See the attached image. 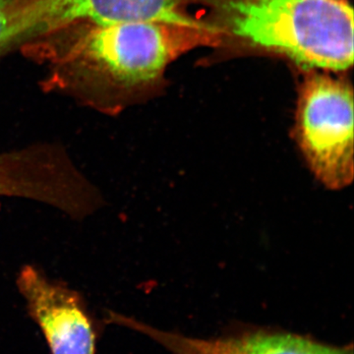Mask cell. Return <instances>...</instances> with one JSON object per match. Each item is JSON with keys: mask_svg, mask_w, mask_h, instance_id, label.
I'll return each mask as SVG.
<instances>
[{"mask_svg": "<svg viewBox=\"0 0 354 354\" xmlns=\"http://www.w3.org/2000/svg\"><path fill=\"white\" fill-rule=\"evenodd\" d=\"M106 322L146 335L171 354H353V346H330L292 333L258 330L204 339L158 329L111 310Z\"/></svg>", "mask_w": 354, "mask_h": 354, "instance_id": "cell-6", "label": "cell"}, {"mask_svg": "<svg viewBox=\"0 0 354 354\" xmlns=\"http://www.w3.org/2000/svg\"><path fill=\"white\" fill-rule=\"evenodd\" d=\"M335 1H346V0H335Z\"/></svg>", "mask_w": 354, "mask_h": 354, "instance_id": "cell-9", "label": "cell"}, {"mask_svg": "<svg viewBox=\"0 0 354 354\" xmlns=\"http://www.w3.org/2000/svg\"><path fill=\"white\" fill-rule=\"evenodd\" d=\"M16 286L53 354H97V323L78 290L34 265L21 268Z\"/></svg>", "mask_w": 354, "mask_h": 354, "instance_id": "cell-4", "label": "cell"}, {"mask_svg": "<svg viewBox=\"0 0 354 354\" xmlns=\"http://www.w3.org/2000/svg\"><path fill=\"white\" fill-rule=\"evenodd\" d=\"M221 34L333 71L353 64V10L335 0H212Z\"/></svg>", "mask_w": 354, "mask_h": 354, "instance_id": "cell-2", "label": "cell"}, {"mask_svg": "<svg viewBox=\"0 0 354 354\" xmlns=\"http://www.w3.org/2000/svg\"><path fill=\"white\" fill-rule=\"evenodd\" d=\"M187 0H26L25 43L77 22H152L200 25L184 12Z\"/></svg>", "mask_w": 354, "mask_h": 354, "instance_id": "cell-5", "label": "cell"}, {"mask_svg": "<svg viewBox=\"0 0 354 354\" xmlns=\"http://www.w3.org/2000/svg\"><path fill=\"white\" fill-rule=\"evenodd\" d=\"M353 94L344 81L307 77L300 88L293 137L317 180L342 190L353 180Z\"/></svg>", "mask_w": 354, "mask_h": 354, "instance_id": "cell-3", "label": "cell"}, {"mask_svg": "<svg viewBox=\"0 0 354 354\" xmlns=\"http://www.w3.org/2000/svg\"><path fill=\"white\" fill-rule=\"evenodd\" d=\"M25 0H0V55L22 43Z\"/></svg>", "mask_w": 354, "mask_h": 354, "instance_id": "cell-8", "label": "cell"}, {"mask_svg": "<svg viewBox=\"0 0 354 354\" xmlns=\"http://www.w3.org/2000/svg\"><path fill=\"white\" fill-rule=\"evenodd\" d=\"M28 184V167L18 151L0 152V197L18 198Z\"/></svg>", "mask_w": 354, "mask_h": 354, "instance_id": "cell-7", "label": "cell"}, {"mask_svg": "<svg viewBox=\"0 0 354 354\" xmlns=\"http://www.w3.org/2000/svg\"><path fill=\"white\" fill-rule=\"evenodd\" d=\"M221 39L215 26L203 23L77 22L25 46L30 55L48 64V88L113 115L137 92L157 81L177 57Z\"/></svg>", "mask_w": 354, "mask_h": 354, "instance_id": "cell-1", "label": "cell"}]
</instances>
